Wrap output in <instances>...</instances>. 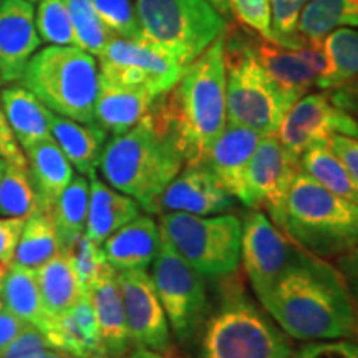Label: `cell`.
Returning a JSON list of instances; mask_svg holds the SVG:
<instances>
[{
  "label": "cell",
  "mask_w": 358,
  "mask_h": 358,
  "mask_svg": "<svg viewBox=\"0 0 358 358\" xmlns=\"http://www.w3.org/2000/svg\"><path fill=\"white\" fill-rule=\"evenodd\" d=\"M35 8L29 0L0 2V80L15 82L40 47Z\"/></svg>",
  "instance_id": "ac0fdd59"
},
{
  "label": "cell",
  "mask_w": 358,
  "mask_h": 358,
  "mask_svg": "<svg viewBox=\"0 0 358 358\" xmlns=\"http://www.w3.org/2000/svg\"><path fill=\"white\" fill-rule=\"evenodd\" d=\"M0 303L6 310L42 330L47 322L37 282V271L19 266L7 267L0 284Z\"/></svg>",
  "instance_id": "f1b7e54d"
},
{
  "label": "cell",
  "mask_w": 358,
  "mask_h": 358,
  "mask_svg": "<svg viewBox=\"0 0 358 358\" xmlns=\"http://www.w3.org/2000/svg\"><path fill=\"white\" fill-rule=\"evenodd\" d=\"M261 138L254 129L227 123L201 159L224 189L249 209H252V201L248 187V169Z\"/></svg>",
  "instance_id": "e0dca14e"
},
{
  "label": "cell",
  "mask_w": 358,
  "mask_h": 358,
  "mask_svg": "<svg viewBox=\"0 0 358 358\" xmlns=\"http://www.w3.org/2000/svg\"><path fill=\"white\" fill-rule=\"evenodd\" d=\"M29 2H32V3H34V2H35V0H29Z\"/></svg>",
  "instance_id": "11a10c76"
},
{
  "label": "cell",
  "mask_w": 358,
  "mask_h": 358,
  "mask_svg": "<svg viewBox=\"0 0 358 358\" xmlns=\"http://www.w3.org/2000/svg\"><path fill=\"white\" fill-rule=\"evenodd\" d=\"M208 2L211 3V6L216 8L219 13H221L224 19H227V17L232 15L229 0H208Z\"/></svg>",
  "instance_id": "f907efd6"
},
{
  "label": "cell",
  "mask_w": 358,
  "mask_h": 358,
  "mask_svg": "<svg viewBox=\"0 0 358 358\" xmlns=\"http://www.w3.org/2000/svg\"><path fill=\"white\" fill-rule=\"evenodd\" d=\"M140 214V204L133 198L106 186L96 176L90 179V203L85 236L101 245L106 237L131 222Z\"/></svg>",
  "instance_id": "cb8c5ba5"
},
{
  "label": "cell",
  "mask_w": 358,
  "mask_h": 358,
  "mask_svg": "<svg viewBox=\"0 0 358 358\" xmlns=\"http://www.w3.org/2000/svg\"><path fill=\"white\" fill-rule=\"evenodd\" d=\"M150 275L173 335L179 342L191 340L209 312L204 277L164 241Z\"/></svg>",
  "instance_id": "30bf717a"
},
{
  "label": "cell",
  "mask_w": 358,
  "mask_h": 358,
  "mask_svg": "<svg viewBox=\"0 0 358 358\" xmlns=\"http://www.w3.org/2000/svg\"><path fill=\"white\" fill-rule=\"evenodd\" d=\"M186 153L198 163L227 124L224 37H219L182 71L166 93Z\"/></svg>",
  "instance_id": "3957f363"
},
{
  "label": "cell",
  "mask_w": 358,
  "mask_h": 358,
  "mask_svg": "<svg viewBox=\"0 0 358 358\" xmlns=\"http://www.w3.org/2000/svg\"><path fill=\"white\" fill-rule=\"evenodd\" d=\"M259 302L290 338L358 337V315L338 268L302 248Z\"/></svg>",
  "instance_id": "6da1fadb"
},
{
  "label": "cell",
  "mask_w": 358,
  "mask_h": 358,
  "mask_svg": "<svg viewBox=\"0 0 358 358\" xmlns=\"http://www.w3.org/2000/svg\"><path fill=\"white\" fill-rule=\"evenodd\" d=\"M90 203V182L85 176H77L65 187L60 198L52 208V217L55 222L60 252L70 245L78 236L85 234Z\"/></svg>",
  "instance_id": "1f68e13d"
},
{
  "label": "cell",
  "mask_w": 358,
  "mask_h": 358,
  "mask_svg": "<svg viewBox=\"0 0 358 358\" xmlns=\"http://www.w3.org/2000/svg\"><path fill=\"white\" fill-rule=\"evenodd\" d=\"M20 80L53 113L93 123L100 70L92 53L75 45H50L30 58Z\"/></svg>",
  "instance_id": "5b68a950"
},
{
  "label": "cell",
  "mask_w": 358,
  "mask_h": 358,
  "mask_svg": "<svg viewBox=\"0 0 358 358\" xmlns=\"http://www.w3.org/2000/svg\"><path fill=\"white\" fill-rule=\"evenodd\" d=\"M50 348L43 332L35 325L27 327L19 337L0 352V358H35L40 352Z\"/></svg>",
  "instance_id": "7bdbcfd3"
},
{
  "label": "cell",
  "mask_w": 358,
  "mask_h": 358,
  "mask_svg": "<svg viewBox=\"0 0 358 358\" xmlns=\"http://www.w3.org/2000/svg\"><path fill=\"white\" fill-rule=\"evenodd\" d=\"M65 3L70 12L77 47L98 57L116 35L103 24L92 0H65Z\"/></svg>",
  "instance_id": "d590c367"
},
{
  "label": "cell",
  "mask_w": 358,
  "mask_h": 358,
  "mask_svg": "<svg viewBox=\"0 0 358 358\" xmlns=\"http://www.w3.org/2000/svg\"><path fill=\"white\" fill-rule=\"evenodd\" d=\"M60 254L70 257L85 294H88L92 285L95 284V282L100 279L103 272L110 267V264L106 262L105 259V254H103L101 245L90 241L85 234L78 236L77 239H75L70 245H66Z\"/></svg>",
  "instance_id": "f35d334b"
},
{
  "label": "cell",
  "mask_w": 358,
  "mask_h": 358,
  "mask_svg": "<svg viewBox=\"0 0 358 358\" xmlns=\"http://www.w3.org/2000/svg\"><path fill=\"white\" fill-rule=\"evenodd\" d=\"M299 164L301 171L324 186L327 191L358 206V187L327 143H317L307 148L299 158Z\"/></svg>",
  "instance_id": "4dcf8cb0"
},
{
  "label": "cell",
  "mask_w": 358,
  "mask_h": 358,
  "mask_svg": "<svg viewBox=\"0 0 358 358\" xmlns=\"http://www.w3.org/2000/svg\"><path fill=\"white\" fill-rule=\"evenodd\" d=\"M143 37L187 66L214 40L222 37L227 19L208 0H136Z\"/></svg>",
  "instance_id": "9c48e42d"
},
{
  "label": "cell",
  "mask_w": 358,
  "mask_h": 358,
  "mask_svg": "<svg viewBox=\"0 0 358 358\" xmlns=\"http://www.w3.org/2000/svg\"><path fill=\"white\" fill-rule=\"evenodd\" d=\"M0 101L13 136L25 151L35 143L52 138L53 111L48 110L30 90L13 85L2 90Z\"/></svg>",
  "instance_id": "d4e9b609"
},
{
  "label": "cell",
  "mask_w": 358,
  "mask_h": 358,
  "mask_svg": "<svg viewBox=\"0 0 358 358\" xmlns=\"http://www.w3.org/2000/svg\"><path fill=\"white\" fill-rule=\"evenodd\" d=\"M93 7L116 37L145 40L131 0H92Z\"/></svg>",
  "instance_id": "ab89813d"
},
{
  "label": "cell",
  "mask_w": 358,
  "mask_h": 358,
  "mask_svg": "<svg viewBox=\"0 0 358 358\" xmlns=\"http://www.w3.org/2000/svg\"><path fill=\"white\" fill-rule=\"evenodd\" d=\"M27 155L40 209L52 213L57 199L73 179V168L53 138L35 143L27 150Z\"/></svg>",
  "instance_id": "484cf974"
},
{
  "label": "cell",
  "mask_w": 358,
  "mask_h": 358,
  "mask_svg": "<svg viewBox=\"0 0 358 358\" xmlns=\"http://www.w3.org/2000/svg\"><path fill=\"white\" fill-rule=\"evenodd\" d=\"M299 171V159L282 146L277 134L262 136L248 169V187L252 209H267L272 222L277 224L290 185Z\"/></svg>",
  "instance_id": "9a60e30c"
},
{
  "label": "cell",
  "mask_w": 358,
  "mask_h": 358,
  "mask_svg": "<svg viewBox=\"0 0 358 358\" xmlns=\"http://www.w3.org/2000/svg\"><path fill=\"white\" fill-rule=\"evenodd\" d=\"M275 226L322 259L358 248V206L327 191L303 171L295 174Z\"/></svg>",
  "instance_id": "277c9868"
},
{
  "label": "cell",
  "mask_w": 358,
  "mask_h": 358,
  "mask_svg": "<svg viewBox=\"0 0 358 358\" xmlns=\"http://www.w3.org/2000/svg\"><path fill=\"white\" fill-rule=\"evenodd\" d=\"M27 219L6 217L0 219V264L8 267L13 261L17 244Z\"/></svg>",
  "instance_id": "f6af8a7d"
},
{
  "label": "cell",
  "mask_w": 358,
  "mask_h": 358,
  "mask_svg": "<svg viewBox=\"0 0 358 358\" xmlns=\"http://www.w3.org/2000/svg\"><path fill=\"white\" fill-rule=\"evenodd\" d=\"M118 358H171V357L164 355V353L150 350V348L134 347L133 350H128L127 353H123V355Z\"/></svg>",
  "instance_id": "681fc988"
},
{
  "label": "cell",
  "mask_w": 358,
  "mask_h": 358,
  "mask_svg": "<svg viewBox=\"0 0 358 358\" xmlns=\"http://www.w3.org/2000/svg\"><path fill=\"white\" fill-rule=\"evenodd\" d=\"M37 211H40V204L29 163L6 161V171L0 178V216L29 219Z\"/></svg>",
  "instance_id": "e575fe53"
},
{
  "label": "cell",
  "mask_w": 358,
  "mask_h": 358,
  "mask_svg": "<svg viewBox=\"0 0 358 358\" xmlns=\"http://www.w3.org/2000/svg\"><path fill=\"white\" fill-rule=\"evenodd\" d=\"M330 60V73L319 85L322 90H337L358 82V30L335 29L324 38Z\"/></svg>",
  "instance_id": "836d02e7"
},
{
  "label": "cell",
  "mask_w": 358,
  "mask_h": 358,
  "mask_svg": "<svg viewBox=\"0 0 358 358\" xmlns=\"http://www.w3.org/2000/svg\"><path fill=\"white\" fill-rule=\"evenodd\" d=\"M35 358H73V357L66 355V353L60 352V350H55V348H52V350L50 348H47V350L40 352Z\"/></svg>",
  "instance_id": "816d5d0a"
},
{
  "label": "cell",
  "mask_w": 358,
  "mask_h": 358,
  "mask_svg": "<svg viewBox=\"0 0 358 358\" xmlns=\"http://www.w3.org/2000/svg\"><path fill=\"white\" fill-rule=\"evenodd\" d=\"M185 163V146L163 93L131 129L106 143L98 168L111 187L148 214H159L161 194Z\"/></svg>",
  "instance_id": "7a4b0ae2"
},
{
  "label": "cell",
  "mask_w": 358,
  "mask_h": 358,
  "mask_svg": "<svg viewBox=\"0 0 358 358\" xmlns=\"http://www.w3.org/2000/svg\"><path fill=\"white\" fill-rule=\"evenodd\" d=\"M275 134L282 146L299 159L307 148L327 143L334 134L358 140V122L327 93H307L290 106Z\"/></svg>",
  "instance_id": "7c38bea8"
},
{
  "label": "cell",
  "mask_w": 358,
  "mask_h": 358,
  "mask_svg": "<svg viewBox=\"0 0 358 358\" xmlns=\"http://www.w3.org/2000/svg\"><path fill=\"white\" fill-rule=\"evenodd\" d=\"M163 237L151 216H138L103 241L106 262L116 272L150 267L158 256Z\"/></svg>",
  "instance_id": "44dd1931"
},
{
  "label": "cell",
  "mask_w": 358,
  "mask_h": 358,
  "mask_svg": "<svg viewBox=\"0 0 358 358\" xmlns=\"http://www.w3.org/2000/svg\"><path fill=\"white\" fill-rule=\"evenodd\" d=\"M37 282L47 319L64 315L85 294L73 264L64 254H58L37 268Z\"/></svg>",
  "instance_id": "83f0119b"
},
{
  "label": "cell",
  "mask_w": 358,
  "mask_h": 358,
  "mask_svg": "<svg viewBox=\"0 0 358 358\" xmlns=\"http://www.w3.org/2000/svg\"><path fill=\"white\" fill-rule=\"evenodd\" d=\"M308 0H271L272 42L290 50H299L306 43V37L299 34L303 7Z\"/></svg>",
  "instance_id": "74e56055"
},
{
  "label": "cell",
  "mask_w": 358,
  "mask_h": 358,
  "mask_svg": "<svg viewBox=\"0 0 358 358\" xmlns=\"http://www.w3.org/2000/svg\"><path fill=\"white\" fill-rule=\"evenodd\" d=\"M337 268L342 275L343 282H345L348 294H350L353 306H355L357 315H358V248L352 249L350 252L343 254L338 257Z\"/></svg>",
  "instance_id": "7dc6e473"
},
{
  "label": "cell",
  "mask_w": 358,
  "mask_h": 358,
  "mask_svg": "<svg viewBox=\"0 0 358 358\" xmlns=\"http://www.w3.org/2000/svg\"><path fill=\"white\" fill-rule=\"evenodd\" d=\"M3 171H6V159L0 158V178H2Z\"/></svg>",
  "instance_id": "f5cc1de1"
},
{
  "label": "cell",
  "mask_w": 358,
  "mask_h": 358,
  "mask_svg": "<svg viewBox=\"0 0 358 358\" xmlns=\"http://www.w3.org/2000/svg\"><path fill=\"white\" fill-rule=\"evenodd\" d=\"M0 2H2V0H0Z\"/></svg>",
  "instance_id": "9f6ffc18"
},
{
  "label": "cell",
  "mask_w": 358,
  "mask_h": 358,
  "mask_svg": "<svg viewBox=\"0 0 358 358\" xmlns=\"http://www.w3.org/2000/svg\"><path fill=\"white\" fill-rule=\"evenodd\" d=\"M161 237L203 277L232 275L241 264L243 221L237 216L161 213Z\"/></svg>",
  "instance_id": "ba28073f"
},
{
  "label": "cell",
  "mask_w": 358,
  "mask_h": 358,
  "mask_svg": "<svg viewBox=\"0 0 358 358\" xmlns=\"http://www.w3.org/2000/svg\"><path fill=\"white\" fill-rule=\"evenodd\" d=\"M250 47L259 65L266 71L285 106L290 108L295 101L317 87V73L301 50L284 48L271 40L249 37Z\"/></svg>",
  "instance_id": "ffe728a7"
},
{
  "label": "cell",
  "mask_w": 358,
  "mask_h": 358,
  "mask_svg": "<svg viewBox=\"0 0 358 358\" xmlns=\"http://www.w3.org/2000/svg\"><path fill=\"white\" fill-rule=\"evenodd\" d=\"M88 295L95 308L106 358L122 357L131 348L133 342L128 332L122 290H120L113 267L110 266L103 272L100 279L88 290Z\"/></svg>",
  "instance_id": "603a6c76"
},
{
  "label": "cell",
  "mask_w": 358,
  "mask_h": 358,
  "mask_svg": "<svg viewBox=\"0 0 358 358\" xmlns=\"http://www.w3.org/2000/svg\"><path fill=\"white\" fill-rule=\"evenodd\" d=\"M330 151L342 161V164L350 174L352 181L358 187V140L357 138L343 136V134H334L327 141Z\"/></svg>",
  "instance_id": "ee69618b"
},
{
  "label": "cell",
  "mask_w": 358,
  "mask_h": 358,
  "mask_svg": "<svg viewBox=\"0 0 358 358\" xmlns=\"http://www.w3.org/2000/svg\"><path fill=\"white\" fill-rule=\"evenodd\" d=\"M98 58L100 78L146 88L156 96L173 90L186 69L171 53L148 40L113 37Z\"/></svg>",
  "instance_id": "8fae6325"
},
{
  "label": "cell",
  "mask_w": 358,
  "mask_h": 358,
  "mask_svg": "<svg viewBox=\"0 0 358 358\" xmlns=\"http://www.w3.org/2000/svg\"><path fill=\"white\" fill-rule=\"evenodd\" d=\"M58 254H60V241H58L55 222L50 213L40 209L25 221L12 264L37 271Z\"/></svg>",
  "instance_id": "f546056e"
},
{
  "label": "cell",
  "mask_w": 358,
  "mask_h": 358,
  "mask_svg": "<svg viewBox=\"0 0 358 358\" xmlns=\"http://www.w3.org/2000/svg\"><path fill=\"white\" fill-rule=\"evenodd\" d=\"M48 345L73 358H106L100 327L90 295L83 297L57 319H48L42 327Z\"/></svg>",
  "instance_id": "d6986e66"
},
{
  "label": "cell",
  "mask_w": 358,
  "mask_h": 358,
  "mask_svg": "<svg viewBox=\"0 0 358 358\" xmlns=\"http://www.w3.org/2000/svg\"><path fill=\"white\" fill-rule=\"evenodd\" d=\"M342 27H358V0H308L299 20V34L325 38Z\"/></svg>",
  "instance_id": "d6a6232c"
},
{
  "label": "cell",
  "mask_w": 358,
  "mask_h": 358,
  "mask_svg": "<svg viewBox=\"0 0 358 358\" xmlns=\"http://www.w3.org/2000/svg\"><path fill=\"white\" fill-rule=\"evenodd\" d=\"M155 93L141 87H124L100 78L93 123L106 134L118 136L131 129L150 111Z\"/></svg>",
  "instance_id": "7402d4cb"
},
{
  "label": "cell",
  "mask_w": 358,
  "mask_h": 358,
  "mask_svg": "<svg viewBox=\"0 0 358 358\" xmlns=\"http://www.w3.org/2000/svg\"><path fill=\"white\" fill-rule=\"evenodd\" d=\"M234 208V198L224 189L203 161L186 163L159 198L161 213L214 216Z\"/></svg>",
  "instance_id": "2e32d148"
},
{
  "label": "cell",
  "mask_w": 358,
  "mask_h": 358,
  "mask_svg": "<svg viewBox=\"0 0 358 358\" xmlns=\"http://www.w3.org/2000/svg\"><path fill=\"white\" fill-rule=\"evenodd\" d=\"M35 27L42 42L77 47V38L65 0H40L35 12Z\"/></svg>",
  "instance_id": "8d00e7d4"
},
{
  "label": "cell",
  "mask_w": 358,
  "mask_h": 358,
  "mask_svg": "<svg viewBox=\"0 0 358 358\" xmlns=\"http://www.w3.org/2000/svg\"><path fill=\"white\" fill-rule=\"evenodd\" d=\"M133 345L169 355L171 329L146 268L116 272Z\"/></svg>",
  "instance_id": "5bb4252c"
},
{
  "label": "cell",
  "mask_w": 358,
  "mask_h": 358,
  "mask_svg": "<svg viewBox=\"0 0 358 358\" xmlns=\"http://www.w3.org/2000/svg\"><path fill=\"white\" fill-rule=\"evenodd\" d=\"M227 123L275 134L287 113L279 92L259 65L248 35L232 32L224 38Z\"/></svg>",
  "instance_id": "52a82bcc"
},
{
  "label": "cell",
  "mask_w": 358,
  "mask_h": 358,
  "mask_svg": "<svg viewBox=\"0 0 358 358\" xmlns=\"http://www.w3.org/2000/svg\"><path fill=\"white\" fill-rule=\"evenodd\" d=\"M299 245L259 209L243 221L241 259L257 301L274 285L292 261Z\"/></svg>",
  "instance_id": "4fadbf2b"
},
{
  "label": "cell",
  "mask_w": 358,
  "mask_h": 358,
  "mask_svg": "<svg viewBox=\"0 0 358 358\" xmlns=\"http://www.w3.org/2000/svg\"><path fill=\"white\" fill-rule=\"evenodd\" d=\"M52 138L62 148L71 166L82 176H96V168L105 148L106 133L95 123H78L53 113Z\"/></svg>",
  "instance_id": "4316f807"
},
{
  "label": "cell",
  "mask_w": 358,
  "mask_h": 358,
  "mask_svg": "<svg viewBox=\"0 0 358 358\" xmlns=\"http://www.w3.org/2000/svg\"><path fill=\"white\" fill-rule=\"evenodd\" d=\"M289 335L244 294H227L206 320L201 358H287Z\"/></svg>",
  "instance_id": "8992f818"
},
{
  "label": "cell",
  "mask_w": 358,
  "mask_h": 358,
  "mask_svg": "<svg viewBox=\"0 0 358 358\" xmlns=\"http://www.w3.org/2000/svg\"><path fill=\"white\" fill-rule=\"evenodd\" d=\"M32 324L22 320L20 317L13 315L12 312L6 310L0 303V352L6 350L10 343L15 340L19 335L24 332L27 327Z\"/></svg>",
  "instance_id": "c3c4849f"
},
{
  "label": "cell",
  "mask_w": 358,
  "mask_h": 358,
  "mask_svg": "<svg viewBox=\"0 0 358 358\" xmlns=\"http://www.w3.org/2000/svg\"><path fill=\"white\" fill-rule=\"evenodd\" d=\"M287 358H358V342L352 338L310 340Z\"/></svg>",
  "instance_id": "b9f144b4"
},
{
  "label": "cell",
  "mask_w": 358,
  "mask_h": 358,
  "mask_svg": "<svg viewBox=\"0 0 358 358\" xmlns=\"http://www.w3.org/2000/svg\"><path fill=\"white\" fill-rule=\"evenodd\" d=\"M6 271H7V267L0 264V284H2V279H3V274H6Z\"/></svg>",
  "instance_id": "db71d44e"
},
{
  "label": "cell",
  "mask_w": 358,
  "mask_h": 358,
  "mask_svg": "<svg viewBox=\"0 0 358 358\" xmlns=\"http://www.w3.org/2000/svg\"><path fill=\"white\" fill-rule=\"evenodd\" d=\"M229 3L232 15L241 24L272 42L271 0H229Z\"/></svg>",
  "instance_id": "60d3db41"
},
{
  "label": "cell",
  "mask_w": 358,
  "mask_h": 358,
  "mask_svg": "<svg viewBox=\"0 0 358 358\" xmlns=\"http://www.w3.org/2000/svg\"><path fill=\"white\" fill-rule=\"evenodd\" d=\"M0 158L10 161V163H29L24 153H22L15 136H13V131L7 122V116L3 113L2 105H0Z\"/></svg>",
  "instance_id": "bcb514c9"
}]
</instances>
